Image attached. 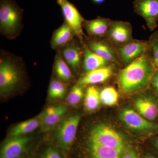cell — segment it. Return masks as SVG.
<instances>
[{"instance_id":"1","label":"cell","mask_w":158,"mask_h":158,"mask_svg":"<svg viewBox=\"0 0 158 158\" xmlns=\"http://www.w3.org/2000/svg\"><path fill=\"white\" fill-rule=\"evenodd\" d=\"M151 50L131 62L119 73L117 81L123 93H135L151 85L157 69Z\"/></svg>"},{"instance_id":"2","label":"cell","mask_w":158,"mask_h":158,"mask_svg":"<svg viewBox=\"0 0 158 158\" xmlns=\"http://www.w3.org/2000/svg\"><path fill=\"white\" fill-rule=\"evenodd\" d=\"M23 9L15 0H0L1 32L9 39L19 35L23 29Z\"/></svg>"},{"instance_id":"3","label":"cell","mask_w":158,"mask_h":158,"mask_svg":"<svg viewBox=\"0 0 158 158\" xmlns=\"http://www.w3.org/2000/svg\"><path fill=\"white\" fill-rule=\"evenodd\" d=\"M15 59L9 55L1 56L0 62V92L10 93L20 81V73Z\"/></svg>"},{"instance_id":"4","label":"cell","mask_w":158,"mask_h":158,"mask_svg":"<svg viewBox=\"0 0 158 158\" xmlns=\"http://www.w3.org/2000/svg\"><path fill=\"white\" fill-rule=\"evenodd\" d=\"M90 144L123 149L122 137L115 130L105 125L95 127L90 135Z\"/></svg>"},{"instance_id":"5","label":"cell","mask_w":158,"mask_h":158,"mask_svg":"<svg viewBox=\"0 0 158 158\" xmlns=\"http://www.w3.org/2000/svg\"><path fill=\"white\" fill-rule=\"evenodd\" d=\"M61 7L65 22L73 29L76 35L82 42L85 34L83 31V25L85 20L76 7L69 0H57Z\"/></svg>"},{"instance_id":"6","label":"cell","mask_w":158,"mask_h":158,"mask_svg":"<svg viewBox=\"0 0 158 158\" xmlns=\"http://www.w3.org/2000/svg\"><path fill=\"white\" fill-rule=\"evenodd\" d=\"M120 118L126 125L131 129L158 133V123L147 120L131 109L123 110L120 114Z\"/></svg>"},{"instance_id":"7","label":"cell","mask_w":158,"mask_h":158,"mask_svg":"<svg viewBox=\"0 0 158 158\" xmlns=\"http://www.w3.org/2000/svg\"><path fill=\"white\" fill-rule=\"evenodd\" d=\"M81 120V116L73 115L63 119L57 131V138L60 146L67 149L73 143Z\"/></svg>"},{"instance_id":"8","label":"cell","mask_w":158,"mask_h":158,"mask_svg":"<svg viewBox=\"0 0 158 158\" xmlns=\"http://www.w3.org/2000/svg\"><path fill=\"white\" fill-rule=\"evenodd\" d=\"M133 6L135 12L145 20L150 31L157 27L158 0H135Z\"/></svg>"},{"instance_id":"9","label":"cell","mask_w":158,"mask_h":158,"mask_svg":"<svg viewBox=\"0 0 158 158\" xmlns=\"http://www.w3.org/2000/svg\"><path fill=\"white\" fill-rule=\"evenodd\" d=\"M151 49L150 41L132 40L118 49L119 59L125 64L133 62Z\"/></svg>"},{"instance_id":"10","label":"cell","mask_w":158,"mask_h":158,"mask_svg":"<svg viewBox=\"0 0 158 158\" xmlns=\"http://www.w3.org/2000/svg\"><path fill=\"white\" fill-rule=\"evenodd\" d=\"M107 34L112 42L122 46L132 40V28L127 22L112 21Z\"/></svg>"},{"instance_id":"11","label":"cell","mask_w":158,"mask_h":158,"mask_svg":"<svg viewBox=\"0 0 158 158\" xmlns=\"http://www.w3.org/2000/svg\"><path fill=\"white\" fill-rule=\"evenodd\" d=\"M65 105L48 107L40 115V128L43 132L48 131L58 124L67 112Z\"/></svg>"},{"instance_id":"12","label":"cell","mask_w":158,"mask_h":158,"mask_svg":"<svg viewBox=\"0 0 158 158\" xmlns=\"http://www.w3.org/2000/svg\"><path fill=\"white\" fill-rule=\"evenodd\" d=\"M30 138L26 136L13 137L3 144L0 158H19L26 149Z\"/></svg>"},{"instance_id":"13","label":"cell","mask_w":158,"mask_h":158,"mask_svg":"<svg viewBox=\"0 0 158 158\" xmlns=\"http://www.w3.org/2000/svg\"><path fill=\"white\" fill-rule=\"evenodd\" d=\"M135 106L139 114L149 121L158 119V98L156 95L140 97L135 102Z\"/></svg>"},{"instance_id":"14","label":"cell","mask_w":158,"mask_h":158,"mask_svg":"<svg viewBox=\"0 0 158 158\" xmlns=\"http://www.w3.org/2000/svg\"><path fill=\"white\" fill-rule=\"evenodd\" d=\"M60 49L59 51L66 63L74 70H77L81 63L84 51L73 40Z\"/></svg>"},{"instance_id":"15","label":"cell","mask_w":158,"mask_h":158,"mask_svg":"<svg viewBox=\"0 0 158 158\" xmlns=\"http://www.w3.org/2000/svg\"><path fill=\"white\" fill-rule=\"evenodd\" d=\"M113 69L110 66H104L88 72L77 82L81 86L95 85L106 81L113 75Z\"/></svg>"},{"instance_id":"16","label":"cell","mask_w":158,"mask_h":158,"mask_svg":"<svg viewBox=\"0 0 158 158\" xmlns=\"http://www.w3.org/2000/svg\"><path fill=\"white\" fill-rule=\"evenodd\" d=\"M76 35L73 29L67 23L54 31L51 40V46L53 49H60L73 39Z\"/></svg>"},{"instance_id":"17","label":"cell","mask_w":158,"mask_h":158,"mask_svg":"<svg viewBox=\"0 0 158 158\" xmlns=\"http://www.w3.org/2000/svg\"><path fill=\"white\" fill-rule=\"evenodd\" d=\"M112 21L106 18L98 17L85 20L83 27L89 35L93 37H102L107 34Z\"/></svg>"},{"instance_id":"18","label":"cell","mask_w":158,"mask_h":158,"mask_svg":"<svg viewBox=\"0 0 158 158\" xmlns=\"http://www.w3.org/2000/svg\"><path fill=\"white\" fill-rule=\"evenodd\" d=\"M87 46L90 50L108 62H118L119 58L118 53L107 42L95 40H90Z\"/></svg>"},{"instance_id":"19","label":"cell","mask_w":158,"mask_h":158,"mask_svg":"<svg viewBox=\"0 0 158 158\" xmlns=\"http://www.w3.org/2000/svg\"><path fill=\"white\" fill-rule=\"evenodd\" d=\"M108 62L90 50L88 46H84L83 66L84 69L87 72L104 67Z\"/></svg>"},{"instance_id":"20","label":"cell","mask_w":158,"mask_h":158,"mask_svg":"<svg viewBox=\"0 0 158 158\" xmlns=\"http://www.w3.org/2000/svg\"><path fill=\"white\" fill-rule=\"evenodd\" d=\"M54 71L57 79L62 81L69 82L73 78L70 67L62 58L59 50H58L55 57Z\"/></svg>"},{"instance_id":"21","label":"cell","mask_w":158,"mask_h":158,"mask_svg":"<svg viewBox=\"0 0 158 158\" xmlns=\"http://www.w3.org/2000/svg\"><path fill=\"white\" fill-rule=\"evenodd\" d=\"M40 125L39 116L22 122L16 125L10 131V136L12 137L23 136L34 131Z\"/></svg>"},{"instance_id":"22","label":"cell","mask_w":158,"mask_h":158,"mask_svg":"<svg viewBox=\"0 0 158 158\" xmlns=\"http://www.w3.org/2000/svg\"><path fill=\"white\" fill-rule=\"evenodd\" d=\"M93 158H122L123 149L90 144Z\"/></svg>"},{"instance_id":"23","label":"cell","mask_w":158,"mask_h":158,"mask_svg":"<svg viewBox=\"0 0 158 158\" xmlns=\"http://www.w3.org/2000/svg\"><path fill=\"white\" fill-rule=\"evenodd\" d=\"M85 98V108L89 112H92L98 109L101 102L100 92L95 86H89L87 88Z\"/></svg>"},{"instance_id":"24","label":"cell","mask_w":158,"mask_h":158,"mask_svg":"<svg viewBox=\"0 0 158 158\" xmlns=\"http://www.w3.org/2000/svg\"><path fill=\"white\" fill-rule=\"evenodd\" d=\"M67 91V86L65 83L58 79L51 81L49 86L48 94L50 98H62Z\"/></svg>"},{"instance_id":"25","label":"cell","mask_w":158,"mask_h":158,"mask_svg":"<svg viewBox=\"0 0 158 158\" xmlns=\"http://www.w3.org/2000/svg\"><path fill=\"white\" fill-rule=\"evenodd\" d=\"M101 101L104 105L107 106H114L118 102V94L113 87H106L100 93Z\"/></svg>"},{"instance_id":"26","label":"cell","mask_w":158,"mask_h":158,"mask_svg":"<svg viewBox=\"0 0 158 158\" xmlns=\"http://www.w3.org/2000/svg\"><path fill=\"white\" fill-rule=\"evenodd\" d=\"M84 96L83 86L77 84L75 85L69 94L67 102L72 106H76L81 100Z\"/></svg>"},{"instance_id":"27","label":"cell","mask_w":158,"mask_h":158,"mask_svg":"<svg viewBox=\"0 0 158 158\" xmlns=\"http://www.w3.org/2000/svg\"><path fill=\"white\" fill-rule=\"evenodd\" d=\"M150 41L153 59L156 68L158 70V36L156 33L152 35Z\"/></svg>"},{"instance_id":"28","label":"cell","mask_w":158,"mask_h":158,"mask_svg":"<svg viewBox=\"0 0 158 158\" xmlns=\"http://www.w3.org/2000/svg\"><path fill=\"white\" fill-rule=\"evenodd\" d=\"M41 158H62L56 149L48 148L44 152Z\"/></svg>"},{"instance_id":"29","label":"cell","mask_w":158,"mask_h":158,"mask_svg":"<svg viewBox=\"0 0 158 158\" xmlns=\"http://www.w3.org/2000/svg\"><path fill=\"white\" fill-rule=\"evenodd\" d=\"M122 158H140L133 150L127 148L123 150Z\"/></svg>"},{"instance_id":"30","label":"cell","mask_w":158,"mask_h":158,"mask_svg":"<svg viewBox=\"0 0 158 158\" xmlns=\"http://www.w3.org/2000/svg\"><path fill=\"white\" fill-rule=\"evenodd\" d=\"M151 85L153 88L155 95L158 98V70L155 73L152 80Z\"/></svg>"},{"instance_id":"31","label":"cell","mask_w":158,"mask_h":158,"mask_svg":"<svg viewBox=\"0 0 158 158\" xmlns=\"http://www.w3.org/2000/svg\"><path fill=\"white\" fill-rule=\"evenodd\" d=\"M153 146L155 149L158 152V135L156 136L152 142Z\"/></svg>"},{"instance_id":"32","label":"cell","mask_w":158,"mask_h":158,"mask_svg":"<svg viewBox=\"0 0 158 158\" xmlns=\"http://www.w3.org/2000/svg\"><path fill=\"white\" fill-rule=\"evenodd\" d=\"M145 158H158L157 156L153 154L149 153L148 154Z\"/></svg>"},{"instance_id":"33","label":"cell","mask_w":158,"mask_h":158,"mask_svg":"<svg viewBox=\"0 0 158 158\" xmlns=\"http://www.w3.org/2000/svg\"><path fill=\"white\" fill-rule=\"evenodd\" d=\"M106 0H92V1L96 4H101L104 2Z\"/></svg>"},{"instance_id":"34","label":"cell","mask_w":158,"mask_h":158,"mask_svg":"<svg viewBox=\"0 0 158 158\" xmlns=\"http://www.w3.org/2000/svg\"><path fill=\"white\" fill-rule=\"evenodd\" d=\"M155 33L156 34V35H157V36H158V31H157V32H156V33Z\"/></svg>"}]
</instances>
